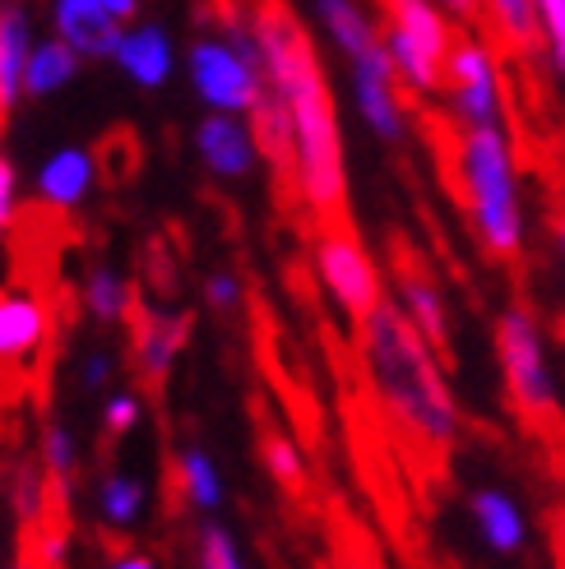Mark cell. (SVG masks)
<instances>
[{"mask_svg":"<svg viewBox=\"0 0 565 569\" xmlns=\"http://www.w3.org/2000/svg\"><path fill=\"white\" fill-rule=\"evenodd\" d=\"M256 38L265 51V79L269 89L288 102L293 139H297V194L301 204L329 222H348V177H344V134H338V111L325 83V66L316 42L297 23V14L269 0L256 14Z\"/></svg>","mask_w":565,"mask_h":569,"instance_id":"1","label":"cell"},{"mask_svg":"<svg viewBox=\"0 0 565 569\" xmlns=\"http://www.w3.org/2000/svg\"><path fill=\"white\" fill-rule=\"evenodd\" d=\"M366 361H371V380L385 398L389 417L432 453H449L459 436V408L455 393L445 385V366L432 352V343L417 333V325L404 316L399 301H380L376 316L361 325Z\"/></svg>","mask_w":565,"mask_h":569,"instance_id":"2","label":"cell"},{"mask_svg":"<svg viewBox=\"0 0 565 569\" xmlns=\"http://www.w3.org/2000/svg\"><path fill=\"white\" fill-rule=\"evenodd\" d=\"M445 181L468 213L477 241L496 264H524L519 194H515V149L496 126H459L449 139Z\"/></svg>","mask_w":565,"mask_h":569,"instance_id":"3","label":"cell"},{"mask_svg":"<svg viewBox=\"0 0 565 569\" xmlns=\"http://www.w3.org/2000/svg\"><path fill=\"white\" fill-rule=\"evenodd\" d=\"M496 361L505 380V408H511L524 440L538 449L543 472L556 487H565V412L543 361L538 325H533L524 301L496 320Z\"/></svg>","mask_w":565,"mask_h":569,"instance_id":"4","label":"cell"},{"mask_svg":"<svg viewBox=\"0 0 565 569\" xmlns=\"http://www.w3.org/2000/svg\"><path fill=\"white\" fill-rule=\"evenodd\" d=\"M186 74L205 111H228V117H256V107L269 93L265 51L256 38V23H232L222 33L195 38L186 51Z\"/></svg>","mask_w":565,"mask_h":569,"instance_id":"5","label":"cell"},{"mask_svg":"<svg viewBox=\"0 0 565 569\" xmlns=\"http://www.w3.org/2000/svg\"><path fill=\"white\" fill-rule=\"evenodd\" d=\"M380 10V38L399 66L408 93H436L445 89V66L455 51V28L440 14L436 0H376Z\"/></svg>","mask_w":565,"mask_h":569,"instance_id":"6","label":"cell"},{"mask_svg":"<svg viewBox=\"0 0 565 569\" xmlns=\"http://www.w3.org/2000/svg\"><path fill=\"white\" fill-rule=\"evenodd\" d=\"M316 273L325 282V292L334 297V306L344 310L357 329L371 320L376 306L385 301L380 269L348 222H329L316 232Z\"/></svg>","mask_w":565,"mask_h":569,"instance_id":"7","label":"cell"},{"mask_svg":"<svg viewBox=\"0 0 565 569\" xmlns=\"http://www.w3.org/2000/svg\"><path fill=\"white\" fill-rule=\"evenodd\" d=\"M394 288H399V306L404 316L417 325V333L432 343V352L440 357V366L449 371L455 366V343H449V316H445V297L436 288L432 269L417 260V250L394 237Z\"/></svg>","mask_w":565,"mask_h":569,"instance_id":"8","label":"cell"},{"mask_svg":"<svg viewBox=\"0 0 565 569\" xmlns=\"http://www.w3.org/2000/svg\"><path fill=\"white\" fill-rule=\"evenodd\" d=\"M500 66L483 38H455L445 66V89L455 102V121L459 126H496V89H500Z\"/></svg>","mask_w":565,"mask_h":569,"instance_id":"9","label":"cell"},{"mask_svg":"<svg viewBox=\"0 0 565 569\" xmlns=\"http://www.w3.org/2000/svg\"><path fill=\"white\" fill-rule=\"evenodd\" d=\"M353 66V98H357V111L361 121L371 126L385 144H399L404 139V107H408V93H404V79H399V66H394L389 47H371L361 51Z\"/></svg>","mask_w":565,"mask_h":569,"instance_id":"10","label":"cell"},{"mask_svg":"<svg viewBox=\"0 0 565 569\" xmlns=\"http://www.w3.org/2000/svg\"><path fill=\"white\" fill-rule=\"evenodd\" d=\"M190 144L214 181H246L256 172V162L265 158L250 117H228V111H205L190 134Z\"/></svg>","mask_w":565,"mask_h":569,"instance_id":"11","label":"cell"},{"mask_svg":"<svg viewBox=\"0 0 565 569\" xmlns=\"http://www.w3.org/2000/svg\"><path fill=\"white\" fill-rule=\"evenodd\" d=\"M51 333L47 301L23 288H0V371H19L28 366Z\"/></svg>","mask_w":565,"mask_h":569,"instance_id":"12","label":"cell"},{"mask_svg":"<svg viewBox=\"0 0 565 569\" xmlns=\"http://www.w3.org/2000/svg\"><path fill=\"white\" fill-rule=\"evenodd\" d=\"M111 66H117V70L135 83V89L153 93V89H162V83L177 74V42H172V33H167L162 23L135 19L126 33H121Z\"/></svg>","mask_w":565,"mask_h":569,"instance_id":"13","label":"cell"},{"mask_svg":"<svg viewBox=\"0 0 565 569\" xmlns=\"http://www.w3.org/2000/svg\"><path fill=\"white\" fill-rule=\"evenodd\" d=\"M51 33L66 38L83 61H111L126 23L111 19L98 0H56L51 6Z\"/></svg>","mask_w":565,"mask_h":569,"instance_id":"14","label":"cell"},{"mask_svg":"<svg viewBox=\"0 0 565 569\" xmlns=\"http://www.w3.org/2000/svg\"><path fill=\"white\" fill-rule=\"evenodd\" d=\"M186 338H190V316H181V310H149V316L135 325V371H139V380L162 385L167 376H172Z\"/></svg>","mask_w":565,"mask_h":569,"instance_id":"15","label":"cell"},{"mask_svg":"<svg viewBox=\"0 0 565 569\" xmlns=\"http://www.w3.org/2000/svg\"><path fill=\"white\" fill-rule=\"evenodd\" d=\"M33 19L19 0L0 6V117L23 102V79H28V61H33Z\"/></svg>","mask_w":565,"mask_h":569,"instance_id":"16","label":"cell"},{"mask_svg":"<svg viewBox=\"0 0 565 569\" xmlns=\"http://www.w3.org/2000/svg\"><path fill=\"white\" fill-rule=\"evenodd\" d=\"M98 186V158L93 149H56L42 167H38V199L47 209H79L83 199Z\"/></svg>","mask_w":565,"mask_h":569,"instance_id":"17","label":"cell"},{"mask_svg":"<svg viewBox=\"0 0 565 569\" xmlns=\"http://www.w3.org/2000/svg\"><path fill=\"white\" fill-rule=\"evenodd\" d=\"M79 70H83V56L66 38L51 33L33 47V61H28V79H23V98H33V102L56 98L61 89H70Z\"/></svg>","mask_w":565,"mask_h":569,"instance_id":"18","label":"cell"},{"mask_svg":"<svg viewBox=\"0 0 565 569\" xmlns=\"http://www.w3.org/2000/svg\"><path fill=\"white\" fill-rule=\"evenodd\" d=\"M316 14L325 23V33L329 42L348 56V61H357L361 51H371L380 47V23H371V14H366L357 0H316Z\"/></svg>","mask_w":565,"mask_h":569,"instance_id":"19","label":"cell"},{"mask_svg":"<svg viewBox=\"0 0 565 569\" xmlns=\"http://www.w3.org/2000/svg\"><path fill=\"white\" fill-rule=\"evenodd\" d=\"M177 487H181V496H186V505L190 509H200V515H218L222 509V472H218V463L209 459L205 449H195V445H186L181 453H177Z\"/></svg>","mask_w":565,"mask_h":569,"instance_id":"20","label":"cell"},{"mask_svg":"<svg viewBox=\"0 0 565 569\" xmlns=\"http://www.w3.org/2000/svg\"><path fill=\"white\" fill-rule=\"evenodd\" d=\"M79 301H83V310H89L98 325H121V320L130 316V306H135L130 282H126L117 269H107V264H93L89 273H83Z\"/></svg>","mask_w":565,"mask_h":569,"instance_id":"21","label":"cell"},{"mask_svg":"<svg viewBox=\"0 0 565 569\" xmlns=\"http://www.w3.org/2000/svg\"><path fill=\"white\" fill-rule=\"evenodd\" d=\"M473 519H477V528H483L492 551H519L524 547V519H519V509H515L511 496L477 491L473 496Z\"/></svg>","mask_w":565,"mask_h":569,"instance_id":"22","label":"cell"},{"mask_svg":"<svg viewBox=\"0 0 565 569\" xmlns=\"http://www.w3.org/2000/svg\"><path fill=\"white\" fill-rule=\"evenodd\" d=\"M145 500H149V487L130 472H111L98 487V509L111 528H135L139 515H145Z\"/></svg>","mask_w":565,"mask_h":569,"instance_id":"23","label":"cell"},{"mask_svg":"<svg viewBox=\"0 0 565 569\" xmlns=\"http://www.w3.org/2000/svg\"><path fill=\"white\" fill-rule=\"evenodd\" d=\"M38 463L56 487H66V481L79 472V445H75V431L66 421H47V431L38 440Z\"/></svg>","mask_w":565,"mask_h":569,"instance_id":"24","label":"cell"},{"mask_svg":"<svg viewBox=\"0 0 565 569\" xmlns=\"http://www.w3.org/2000/svg\"><path fill=\"white\" fill-rule=\"evenodd\" d=\"M260 453H265L269 477L278 481L282 491H288V496H301V491H306V463H301V453H297V445H293V440H282V436H265Z\"/></svg>","mask_w":565,"mask_h":569,"instance_id":"25","label":"cell"},{"mask_svg":"<svg viewBox=\"0 0 565 569\" xmlns=\"http://www.w3.org/2000/svg\"><path fill=\"white\" fill-rule=\"evenodd\" d=\"M195 565H200V569H250L241 560L237 537L222 528V523H205L200 528V542H195Z\"/></svg>","mask_w":565,"mask_h":569,"instance_id":"26","label":"cell"},{"mask_svg":"<svg viewBox=\"0 0 565 569\" xmlns=\"http://www.w3.org/2000/svg\"><path fill=\"white\" fill-rule=\"evenodd\" d=\"M139 417H145V403H139L135 389H111V398L102 403V431L107 436H126L139 426Z\"/></svg>","mask_w":565,"mask_h":569,"instance_id":"27","label":"cell"},{"mask_svg":"<svg viewBox=\"0 0 565 569\" xmlns=\"http://www.w3.org/2000/svg\"><path fill=\"white\" fill-rule=\"evenodd\" d=\"M42 496H47V472H42V463L28 468V472H19V481H14V505H19V515H23L28 523L42 515Z\"/></svg>","mask_w":565,"mask_h":569,"instance_id":"28","label":"cell"},{"mask_svg":"<svg viewBox=\"0 0 565 569\" xmlns=\"http://www.w3.org/2000/svg\"><path fill=\"white\" fill-rule=\"evenodd\" d=\"M79 380H83V389H107L111 380H117V352L111 348H89L79 357Z\"/></svg>","mask_w":565,"mask_h":569,"instance_id":"29","label":"cell"},{"mask_svg":"<svg viewBox=\"0 0 565 569\" xmlns=\"http://www.w3.org/2000/svg\"><path fill=\"white\" fill-rule=\"evenodd\" d=\"M205 301H209L214 310H237V306H241V278H237L232 269H214V273L205 278Z\"/></svg>","mask_w":565,"mask_h":569,"instance_id":"30","label":"cell"},{"mask_svg":"<svg viewBox=\"0 0 565 569\" xmlns=\"http://www.w3.org/2000/svg\"><path fill=\"white\" fill-rule=\"evenodd\" d=\"M14 209H19V172H14V162L0 153V241L10 237Z\"/></svg>","mask_w":565,"mask_h":569,"instance_id":"31","label":"cell"},{"mask_svg":"<svg viewBox=\"0 0 565 569\" xmlns=\"http://www.w3.org/2000/svg\"><path fill=\"white\" fill-rule=\"evenodd\" d=\"M543 23H547V42H552V61L565 74V0H538Z\"/></svg>","mask_w":565,"mask_h":569,"instance_id":"32","label":"cell"},{"mask_svg":"<svg viewBox=\"0 0 565 569\" xmlns=\"http://www.w3.org/2000/svg\"><path fill=\"white\" fill-rule=\"evenodd\" d=\"M547 547H552V565L565 569V505H547Z\"/></svg>","mask_w":565,"mask_h":569,"instance_id":"33","label":"cell"},{"mask_svg":"<svg viewBox=\"0 0 565 569\" xmlns=\"http://www.w3.org/2000/svg\"><path fill=\"white\" fill-rule=\"evenodd\" d=\"M440 6L455 14L459 23L477 28V33H487V0H440Z\"/></svg>","mask_w":565,"mask_h":569,"instance_id":"34","label":"cell"},{"mask_svg":"<svg viewBox=\"0 0 565 569\" xmlns=\"http://www.w3.org/2000/svg\"><path fill=\"white\" fill-rule=\"evenodd\" d=\"M61 560H66V532H47L42 551H38V565L42 569H61Z\"/></svg>","mask_w":565,"mask_h":569,"instance_id":"35","label":"cell"},{"mask_svg":"<svg viewBox=\"0 0 565 569\" xmlns=\"http://www.w3.org/2000/svg\"><path fill=\"white\" fill-rule=\"evenodd\" d=\"M547 227H552L556 246L565 250V190H552V199H547Z\"/></svg>","mask_w":565,"mask_h":569,"instance_id":"36","label":"cell"},{"mask_svg":"<svg viewBox=\"0 0 565 569\" xmlns=\"http://www.w3.org/2000/svg\"><path fill=\"white\" fill-rule=\"evenodd\" d=\"M98 6H102L111 19H117V23L130 28V23L139 19V10H145V0H98Z\"/></svg>","mask_w":565,"mask_h":569,"instance_id":"37","label":"cell"},{"mask_svg":"<svg viewBox=\"0 0 565 569\" xmlns=\"http://www.w3.org/2000/svg\"><path fill=\"white\" fill-rule=\"evenodd\" d=\"M107 569H158V560L149 551H121Z\"/></svg>","mask_w":565,"mask_h":569,"instance_id":"38","label":"cell"},{"mask_svg":"<svg viewBox=\"0 0 565 569\" xmlns=\"http://www.w3.org/2000/svg\"><path fill=\"white\" fill-rule=\"evenodd\" d=\"M552 333H556V343L565 348V306L556 310V316H552Z\"/></svg>","mask_w":565,"mask_h":569,"instance_id":"39","label":"cell"},{"mask_svg":"<svg viewBox=\"0 0 565 569\" xmlns=\"http://www.w3.org/2000/svg\"><path fill=\"white\" fill-rule=\"evenodd\" d=\"M10 569H38V565H33V560H14Z\"/></svg>","mask_w":565,"mask_h":569,"instance_id":"40","label":"cell"}]
</instances>
